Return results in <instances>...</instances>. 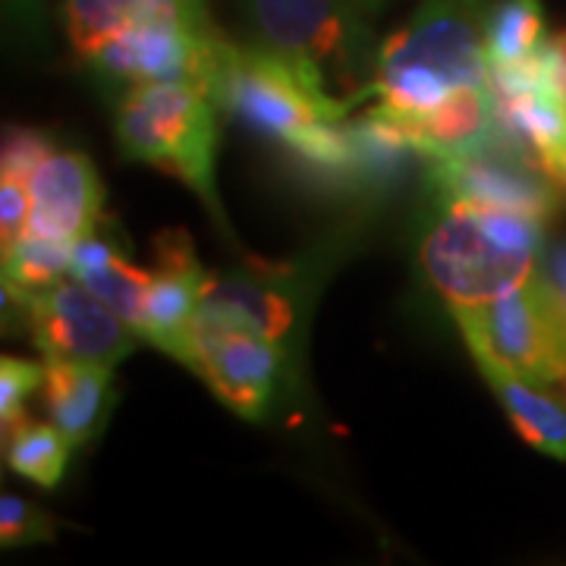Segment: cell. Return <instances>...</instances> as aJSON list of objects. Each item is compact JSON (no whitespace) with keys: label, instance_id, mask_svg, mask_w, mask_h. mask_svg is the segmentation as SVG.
Listing matches in <instances>:
<instances>
[{"label":"cell","instance_id":"6da1fadb","mask_svg":"<svg viewBox=\"0 0 566 566\" xmlns=\"http://www.w3.org/2000/svg\"><path fill=\"white\" fill-rule=\"evenodd\" d=\"M488 3L491 0H422L403 29L378 48V107L409 120L460 92L488 88Z\"/></svg>","mask_w":566,"mask_h":566},{"label":"cell","instance_id":"7a4b0ae2","mask_svg":"<svg viewBox=\"0 0 566 566\" xmlns=\"http://www.w3.org/2000/svg\"><path fill=\"white\" fill-rule=\"evenodd\" d=\"M252 44L281 57L324 102L353 111L375 95L378 48L359 0H243Z\"/></svg>","mask_w":566,"mask_h":566},{"label":"cell","instance_id":"3957f363","mask_svg":"<svg viewBox=\"0 0 566 566\" xmlns=\"http://www.w3.org/2000/svg\"><path fill=\"white\" fill-rule=\"evenodd\" d=\"M542 227L545 221L520 211L444 202V214L424 233L419 264L450 312L491 303L535 274Z\"/></svg>","mask_w":566,"mask_h":566},{"label":"cell","instance_id":"277c9868","mask_svg":"<svg viewBox=\"0 0 566 566\" xmlns=\"http://www.w3.org/2000/svg\"><path fill=\"white\" fill-rule=\"evenodd\" d=\"M117 142L129 161H145L182 180L218 218L214 102L192 82L126 85L117 104Z\"/></svg>","mask_w":566,"mask_h":566},{"label":"cell","instance_id":"5b68a950","mask_svg":"<svg viewBox=\"0 0 566 566\" xmlns=\"http://www.w3.org/2000/svg\"><path fill=\"white\" fill-rule=\"evenodd\" d=\"M211 102L264 139L296 155L327 123L346 120V107L318 98L281 57L259 44L223 41L208 80Z\"/></svg>","mask_w":566,"mask_h":566},{"label":"cell","instance_id":"8992f818","mask_svg":"<svg viewBox=\"0 0 566 566\" xmlns=\"http://www.w3.org/2000/svg\"><path fill=\"white\" fill-rule=\"evenodd\" d=\"M453 318L472 349V359H488L538 385L560 387L566 340L547 315L532 277L491 303L453 308Z\"/></svg>","mask_w":566,"mask_h":566},{"label":"cell","instance_id":"52a82bcc","mask_svg":"<svg viewBox=\"0 0 566 566\" xmlns=\"http://www.w3.org/2000/svg\"><path fill=\"white\" fill-rule=\"evenodd\" d=\"M428 177L441 202L506 208L538 221H547L566 196L564 186H557L526 151L506 139L497 123L494 133L475 148L450 158H434Z\"/></svg>","mask_w":566,"mask_h":566},{"label":"cell","instance_id":"ba28073f","mask_svg":"<svg viewBox=\"0 0 566 566\" xmlns=\"http://www.w3.org/2000/svg\"><path fill=\"white\" fill-rule=\"evenodd\" d=\"M22 324L44 363L114 365L126 359L142 334L98 300L85 283L66 281L32 293L22 305Z\"/></svg>","mask_w":566,"mask_h":566},{"label":"cell","instance_id":"9c48e42d","mask_svg":"<svg viewBox=\"0 0 566 566\" xmlns=\"http://www.w3.org/2000/svg\"><path fill=\"white\" fill-rule=\"evenodd\" d=\"M223 35L182 20H151L129 25L107 39L85 61L98 76L139 85V82H192L208 92Z\"/></svg>","mask_w":566,"mask_h":566},{"label":"cell","instance_id":"30bf717a","mask_svg":"<svg viewBox=\"0 0 566 566\" xmlns=\"http://www.w3.org/2000/svg\"><path fill=\"white\" fill-rule=\"evenodd\" d=\"M488 82L497 129L566 189V98L554 82L547 51L526 66H491Z\"/></svg>","mask_w":566,"mask_h":566},{"label":"cell","instance_id":"8fae6325","mask_svg":"<svg viewBox=\"0 0 566 566\" xmlns=\"http://www.w3.org/2000/svg\"><path fill=\"white\" fill-rule=\"evenodd\" d=\"M281 344L196 312L189 368L243 419H262L281 371Z\"/></svg>","mask_w":566,"mask_h":566},{"label":"cell","instance_id":"7c38bea8","mask_svg":"<svg viewBox=\"0 0 566 566\" xmlns=\"http://www.w3.org/2000/svg\"><path fill=\"white\" fill-rule=\"evenodd\" d=\"M155 262L158 268L151 274L142 340L189 365L192 322L211 283V274H205V268L192 252V240L182 230H164L155 237Z\"/></svg>","mask_w":566,"mask_h":566},{"label":"cell","instance_id":"4fadbf2b","mask_svg":"<svg viewBox=\"0 0 566 566\" xmlns=\"http://www.w3.org/2000/svg\"><path fill=\"white\" fill-rule=\"evenodd\" d=\"M29 186V233L80 243L102 221L104 186L95 164L80 151H51L44 161L25 177Z\"/></svg>","mask_w":566,"mask_h":566},{"label":"cell","instance_id":"5bb4252c","mask_svg":"<svg viewBox=\"0 0 566 566\" xmlns=\"http://www.w3.org/2000/svg\"><path fill=\"white\" fill-rule=\"evenodd\" d=\"M151 20H182L214 29L205 0H63V22L80 57H92L117 32Z\"/></svg>","mask_w":566,"mask_h":566},{"label":"cell","instance_id":"9a60e30c","mask_svg":"<svg viewBox=\"0 0 566 566\" xmlns=\"http://www.w3.org/2000/svg\"><path fill=\"white\" fill-rule=\"evenodd\" d=\"M102 223L104 218L88 237H82L80 243L73 245V277L85 283L123 322L133 324L142 334L151 271H142L129 262L111 240V227H102Z\"/></svg>","mask_w":566,"mask_h":566},{"label":"cell","instance_id":"2e32d148","mask_svg":"<svg viewBox=\"0 0 566 566\" xmlns=\"http://www.w3.org/2000/svg\"><path fill=\"white\" fill-rule=\"evenodd\" d=\"M111 371L107 365L95 363H44V385L41 403L48 419L63 434L82 447L104 424L111 406Z\"/></svg>","mask_w":566,"mask_h":566},{"label":"cell","instance_id":"e0dca14e","mask_svg":"<svg viewBox=\"0 0 566 566\" xmlns=\"http://www.w3.org/2000/svg\"><path fill=\"white\" fill-rule=\"evenodd\" d=\"M475 365L528 444L554 460H566V409L547 394L545 385L488 359H475Z\"/></svg>","mask_w":566,"mask_h":566},{"label":"cell","instance_id":"ac0fdd59","mask_svg":"<svg viewBox=\"0 0 566 566\" xmlns=\"http://www.w3.org/2000/svg\"><path fill=\"white\" fill-rule=\"evenodd\" d=\"M199 315L233 324L281 344L293 324V303L264 277H221L208 283Z\"/></svg>","mask_w":566,"mask_h":566},{"label":"cell","instance_id":"d6986e66","mask_svg":"<svg viewBox=\"0 0 566 566\" xmlns=\"http://www.w3.org/2000/svg\"><path fill=\"white\" fill-rule=\"evenodd\" d=\"M63 277H73V243L25 233L20 243L3 249V308H13L22 322L25 300Z\"/></svg>","mask_w":566,"mask_h":566},{"label":"cell","instance_id":"ffe728a7","mask_svg":"<svg viewBox=\"0 0 566 566\" xmlns=\"http://www.w3.org/2000/svg\"><path fill=\"white\" fill-rule=\"evenodd\" d=\"M542 0H491L485 10L488 66H526L545 57Z\"/></svg>","mask_w":566,"mask_h":566},{"label":"cell","instance_id":"44dd1931","mask_svg":"<svg viewBox=\"0 0 566 566\" xmlns=\"http://www.w3.org/2000/svg\"><path fill=\"white\" fill-rule=\"evenodd\" d=\"M70 450L73 441L57 424L35 422L29 419V412L3 428V465L48 491L61 485Z\"/></svg>","mask_w":566,"mask_h":566},{"label":"cell","instance_id":"7402d4cb","mask_svg":"<svg viewBox=\"0 0 566 566\" xmlns=\"http://www.w3.org/2000/svg\"><path fill=\"white\" fill-rule=\"evenodd\" d=\"M54 538V520L22 497L3 494L0 497V545L22 547L35 542H51Z\"/></svg>","mask_w":566,"mask_h":566},{"label":"cell","instance_id":"603a6c76","mask_svg":"<svg viewBox=\"0 0 566 566\" xmlns=\"http://www.w3.org/2000/svg\"><path fill=\"white\" fill-rule=\"evenodd\" d=\"M44 385V363L29 359H0V424H13L25 416V403L32 394H39Z\"/></svg>","mask_w":566,"mask_h":566},{"label":"cell","instance_id":"cb8c5ba5","mask_svg":"<svg viewBox=\"0 0 566 566\" xmlns=\"http://www.w3.org/2000/svg\"><path fill=\"white\" fill-rule=\"evenodd\" d=\"M532 283L545 303L547 315L554 318L557 331L566 340V243H557L554 249L542 252L538 268L532 274Z\"/></svg>","mask_w":566,"mask_h":566},{"label":"cell","instance_id":"d4e9b609","mask_svg":"<svg viewBox=\"0 0 566 566\" xmlns=\"http://www.w3.org/2000/svg\"><path fill=\"white\" fill-rule=\"evenodd\" d=\"M51 142L44 139L35 129H10L3 136V155H0V164L7 177H17V180H25L35 167H39L48 155H51Z\"/></svg>","mask_w":566,"mask_h":566},{"label":"cell","instance_id":"484cf974","mask_svg":"<svg viewBox=\"0 0 566 566\" xmlns=\"http://www.w3.org/2000/svg\"><path fill=\"white\" fill-rule=\"evenodd\" d=\"M29 211H32V199H29L25 180L0 174V243L3 249L17 245L29 233Z\"/></svg>","mask_w":566,"mask_h":566},{"label":"cell","instance_id":"4316f807","mask_svg":"<svg viewBox=\"0 0 566 566\" xmlns=\"http://www.w3.org/2000/svg\"><path fill=\"white\" fill-rule=\"evenodd\" d=\"M547 63H551V73H554L557 88L564 92L566 98V32L547 41Z\"/></svg>","mask_w":566,"mask_h":566},{"label":"cell","instance_id":"83f0119b","mask_svg":"<svg viewBox=\"0 0 566 566\" xmlns=\"http://www.w3.org/2000/svg\"><path fill=\"white\" fill-rule=\"evenodd\" d=\"M7 13H17V17L35 20L41 13V0H7Z\"/></svg>","mask_w":566,"mask_h":566},{"label":"cell","instance_id":"f1b7e54d","mask_svg":"<svg viewBox=\"0 0 566 566\" xmlns=\"http://www.w3.org/2000/svg\"><path fill=\"white\" fill-rule=\"evenodd\" d=\"M359 3H363V7L368 10V13H371V17H378V13H381V10L387 7V0H359Z\"/></svg>","mask_w":566,"mask_h":566},{"label":"cell","instance_id":"f546056e","mask_svg":"<svg viewBox=\"0 0 566 566\" xmlns=\"http://www.w3.org/2000/svg\"><path fill=\"white\" fill-rule=\"evenodd\" d=\"M560 394L566 397V368H564V378H560Z\"/></svg>","mask_w":566,"mask_h":566}]
</instances>
